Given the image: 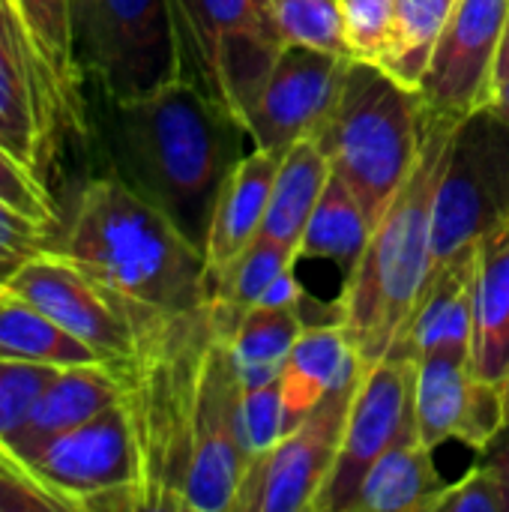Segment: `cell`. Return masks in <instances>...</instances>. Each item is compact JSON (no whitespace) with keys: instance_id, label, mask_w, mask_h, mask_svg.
<instances>
[{"instance_id":"4fadbf2b","label":"cell","mask_w":509,"mask_h":512,"mask_svg":"<svg viewBox=\"0 0 509 512\" xmlns=\"http://www.w3.org/2000/svg\"><path fill=\"white\" fill-rule=\"evenodd\" d=\"M414 387L417 363L384 357L363 366L360 384L354 390L348 423L342 435V450L336 468L315 501L312 512H348V504L369 474V468L411 429L414 417Z\"/></svg>"},{"instance_id":"836d02e7","label":"cell","mask_w":509,"mask_h":512,"mask_svg":"<svg viewBox=\"0 0 509 512\" xmlns=\"http://www.w3.org/2000/svg\"><path fill=\"white\" fill-rule=\"evenodd\" d=\"M339 9L354 60L381 63L393 33L396 0H339Z\"/></svg>"},{"instance_id":"1f68e13d","label":"cell","mask_w":509,"mask_h":512,"mask_svg":"<svg viewBox=\"0 0 509 512\" xmlns=\"http://www.w3.org/2000/svg\"><path fill=\"white\" fill-rule=\"evenodd\" d=\"M63 366L0 360V447L9 450L15 435L24 429L39 396Z\"/></svg>"},{"instance_id":"8992f818","label":"cell","mask_w":509,"mask_h":512,"mask_svg":"<svg viewBox=\"0 0 509 512\" xmlns=\"http://www.w3.org/2000/svg\"><path fill=\"white\" fill-rule=\"evenodd\" d=\"M180 78L243 126L279 51L288 45L270 0H171Z\"/></svg>"},{"instance_id":"484cf974","label":"cell","mask_w":509,"mask_h":512,"mask_svg":"<svg viewBox=\"0 0 509 512\" xmlns=\"http://www.w3.org/2000/svg\"><path fill=\"white\" fill-rule=\"evenodd\" d=\"M333 171V168H330ZM372 222L351 192V186L339 177L330 174L327 189L300 237V258H321L336 264L345 276L357 267L369 237H372Z\"/></svg>"},{"instance_id":"7402d4cb","label":"cell","mask_w":509,"mask_h":512,"mask_svg":"<svg viewBox=\"0 0 509 512\" xmlns=\"http://www.w3.org/2000/svg\"><path fill=\"white\" fill-rule=\"evenodd\" d=\"M471 369L495 384L509 378V219L477 240Z\"/></svg>"},{"instance_id":"d4e9b609","label":"cell","mask_w":509,"mask_h":512,"mask_svg":"<svg viewBox=\"0 0 509 512\" xmlns=\"http://www.w3.org/2000/svg\"><path fill=\"white\" fill-rule=\"evenodd\" d=\"M330 174V162L324 150L315 144V138L291 144L279 162L261 234L297 246L300 252V237L327 189Z\"/></svg>"},{"instance_id":"d6986e66","label":"cell","mask_w":509,"mask_h":512,"mask_svg":"<svg viewBox=\"0 0 509 512\" xmlns=\"http://www.w3.org/2000/svg\"><path fill=\"white\" fill-rule=\"evenodd\" d=\"M15 12V21L33 48L63 117L66 135L87 138V99H84V72L75 57L72 36V6L69 0H6Z\"/></svg>"},{"instance_id":"9c48e42d","label":"cell","mask_w":509,"mask_h":512,"mask_svg":"<svg viewBox=\"0 0 509 512\" xmlns=\"http://www.w3.org/2000/svg\"><path fill=\"white\" fill-rule=\"evenodd\" d=\"M509 219V126L486 108L468 114L450 141L435 198V264L450 261Z\"/></svg>"},{"instance_id":"d6a6232c","label":"cell","mask_w":509,"mask_h":512,"mask_svg":"<svg viewBox=\"0 0 509 512\" xmlns=\"http://www.w3.org/2000/svg\"><path fill=\"white\" fill-rule=\"evenodd\" d=\"M0 201L51 231H57L60 225V210L48 192V180H42L21 159H15L3 144H0Z\"/></svg>"},{"instance_id":"52a82bcc","label":"cell","mask_w":509,"mask_h":512,"mask_svg":"<svg viewBox=\"0 0 509 512\" xmlns=\"http://www.w3.org/2000/svg\"><path fill=\"white\" fill-rule=\"evenodd\" d=\"M75 57L108 102L180 78L171 0H69Z\"/></svg>"},{"instance_id":"d590c367","label":"cell","mask_w":509,"mask_h":512,"mask_svg":"<svg viewBox=\"0 0 509 512\" xmlns=\"http://www.w3.org/2000/svg\"><path fill=\"white\" fill-rule=\"evenodd\" d=\"M435 512H509V489L492 468L477 462L459 483L444 489Z\"/></svg>"},{"instance_id":"83f0119b","label":"cell","mask_w":509,"mask_h":512,"mask_svg":"<svg viewBox=\"0 0 509 512\" xmlns=\"http://www.w3.org/2000/svg\"><path fill=\"white\" fill-rule=\"evenodd\" d=\"M0 360H27L45 366L99 363V354L66 333L33 303L6 291L0 300ZM105 363V360H102Z\"/></svg>"},{"instance_id":"ac0fdd59","label":"cell","mask_w":509,"mask_h":512,"mask_svg":"<svg viewBox=\"0 0 509 512\" xmlns=\"http://www.w3.org/2000/svg\"><path fill=\"white\" fill-rule=\"evenodd\" d=\"M474 279H477V243L465 246L444 264L432 267V276L402 327L387 357L420 360L429 354H459L471 360L474 345Z\"/></svg>"},{"instance_id":"cb8c5ba5","label":"cell","mask_w":509,"mask_h":512,"mask_svg":"<svg viewBox=\"0 0 509 512\" xmlns=\"http://www.w3.org/2000/svg\"><path fill=\"white\" fill-rule=\"evenodd\" d=\"M432 447L411 426L363 477L348 512H435L447 483L435 471Z\"/></svg>"},{"instance_id":"2e32d148","label":"cell","mask_w":509,"mask_h":512,"mask_svg":"<svg viewBox=\"0 0 509 512\" xmlns=\"http://www.w3.org/2000/svg\"><path fill=\"white\" fill-rule=\"evenodd\" d=\"M414 417L420 441L432 450L447 441L483 450L507 423L504 384L480 378L459 354L420 357Z\"/></svg>"},{"instance_id":"ab89813d","label":"cell","mask_w":509,"mask_h":512,"mask_svg":"<svg viewBox=\"0 0 509 512\" xmlns=\"http://www.w3.org/2000/svg\"><path fill=\"white\" fill-rule=\"evenodd\" d=\"M480 465L492 468L509 489V420L504 423V429L480 450Z\"/></svg>"},{"instance_id":"74e56055","label":"cell","mask_w":509,"mask_h":512,"mask_svg":"<svg viewBox=\"0 0 509 512\" xmlns=\"http://www.w3.org/2000/svg\"><path fill=\"white\" fill-rule=\"evenodd\" d=\"M0 512H63L6 447H0Z\"/></svg>"},{"instance_id":"4dcf8cb0","label":"cell","mask_w":509,"mask_h":512,"mask_svg":"<svg viewBox=\"0 0 509 512\" xmlns=\"http://www.w3.org/2000/svg\"><path fill=\"white\" fill-rule=\"evenodd\" d=\"M270 3L285 42L321 48L354 60L351 45L345 39L339 0H270Z\"/></svg>"},{"instance_id":"4316f807","label":"cell","mask_w":509,"mask_h":512,"mask_svg":"<svg viewBox=\"0 0 509 512\" xmlns=\"http://www.w3.org/2000/svg\"><path fill=\"white\" fill-rule=\"evenodd\" d=\"M306 330L303 309L288 306V309H264L252 306L240 315L237 327L228 333L234 366L240 375L243 387L279 381L285 360Z\"/></svg>"},{"instance_id":"6da1fadb","label":"cell","mask_w":509,"mask_h":512,"mask_svg":"<svg viewBox=\"0 0 509 512\" xmlns=\"http://www.w3.org/2000/svg\"><path fill=\"white\" fill-rule=\"evenodd\" d=\"M108 105L114 174L204 252L219 189L255 147L249 129L186 78Z\"/></svg>"},{"instance_id":"ffe728a7","label":"cell","mask_w":509,"mask_h":512,"mask_svg":"<svg viewBox=\"0 0 509 512\" xmlns=\"http://www.w3.org/2000/svg\"><path fill=\"white\" fill-rule=\"evenodd\" d=\"M282 156L285 153L252 147L222 183L204 246L207 273L231 264L261 234Z\"/></svg>"},{"instance_id":"8fae6325","label":"cell","mask_w":509,"mask_h":512,"mask_svg":"<svg viewBox=\"0 0 509 512\" xmlns=\"http://www.w3.org/2000/svg\"><path fill=\"white\" fill-rule=\"evenodd\" d=\"M240 396L243 384L234 366L231 342L228 333L216 324L201 363L198 417L183 489V512H234L240 480L249 465L240 426Z\"/></svg>"},{"instance_id":"5b68a950","label":"cell","mask_w":509,"mask_h":512,"mask_svg":"<svg viewBox=\"0 0 509 512\" xmlns=\"http://www.w3.org/2000/svg\"><path fill=\"white\" fill-rule=\"evenodd\" d=\"M426 135L420 90L399 84L369 60H351L342 96L315 132L333 174H339L372 225L411 177Z\"/></svg>"},{"instance_id":"e0dca14e","label":"cell","mask_w":509,"mask_h":512,"mask_svg":"<svg viewBox=\"0 0 509 512\" xmlns=\"http://www.w3.org/2000/svg\"><path fill=\"white\" fill-rule=\"evenodd\" d=\"M60 135H66V129L54 90L15 12L0 0V144L48 180Z\"/></svg>"},{"instance_id":"f1b7e54d","label":"cell","mask_w":509,"mask_h":512,"mask_svg":"<svg viewBox=\"0 0 509 512\" xmlns=\"http://www.w3.org/2000/svg\"><path fill=\"white\" fill-rule=\"evenodd\" d=\"M453 6L456 0H396L390 45L378 66L399 84L420 90Z\"/></svg>"},{"instance_id":"7c38bea8","label":"cell","mask_w":509,"mask_h":512,"mask_svg":"<svg viewBox=\"0 0 509 512\" xmlns=\"http://www.w3.org/2000/svg\"><path fill=\"white\" fill-rule=\"evenodd\" d=\"M3 288L33 303L105 363H120L135 351L138 327L150 315V309L114 297L51 246L27 258Z\"/></svg>"},{"instance_id":"44dd1931","label":"cell","mask_w":509,"mask_h":512,"mask_svg":"<svg viewBox=\"0 0 509 512\" xmlns=\"http://www.w3.org/2000/svg\"><path fill=\"white\" fill-rule=\"evenodd\" d=\"M123 402V384L114 372L111 363H78V366H63L45 393L39 396L33 414L27 417L24 429L15 435L9 450L21 459L39 444H45L54 435H63L105 408Z\"/></svg>"},{"instance_id":"ee69618b","label":"cell","mask_w":509,"mask_h":512,"mask_svg":"<svg viewBox=\"0 0 509 512\" xmlns=\"http://www.w3.org/2000/svg\"><path fill=\"white\" fill-rule=\"evenodd\" d=\"M3 294H6V288H3V285H0V300H3Z\"/></svg>"},{"instance_id":"f35d334b","label":"cell","mask_w":509,"mask_h":512,"mask_svg":"<svg viewBox=\"0 0 509 512\" xmlns=\"http://www.w3.org/2000/svg\"><path fill=\"white\" fill-rule=\"evenodd\" d=\"M306 297H309V294H306L303 285L297 282L294 267H288V270H282V273L270 282V288L261 294V300H258L255 306H264V309H288V306H297V309H303Z\"/></svg>"},{"instance_id":"b9f144b4","label":"cell","mask_w":509,"mask_h":512,"mask_svg":"<svg viewBox=\"0 0 509 512\" xmlns=\"http://www.w3.org/2000/svg\"><path fill=\"white\" fill-rule=\"evenodd\" d=\"M509 75V15L507 24H504V33H501V45H498V57H495V69H492V87L501 84ZM489 87V90H492Z\"/></svg>"},{"instance_id":"603a6c76","label":"cell","mask_w":509,"mask_h":512,"mask_svg":"<svg viewBox=\"0 0 509 512\" xmlns=\"http://www.w3.org/2000/svg\"><path fill=\"white\" fill-rule=\"evenodd\" d=\"M360 366L363 363L342 324L330 321L306 327L279 375L285 432L294 429L312 408H318Z\"/></svg>"},{"instance_id":"e575fe53","label":"cell","mask_w":509,"mask_h":512,"mask_svg":"<svg viewBox=\"0 0 509 512\" xmlns=\"http://www.w3.org/2000/svg\"><path fill=\"white\" fill-rule=\"evenodd\" d=\"M240 426H243V447L249 462L267 453L285 435V408H282V387L279 381L243 387L240 396Z\"/></svg>"},{"instance_id":"3957f363","label":"cell","mask_w":509,"mask_h":512,"mask_svg":"<svg viewBox=\"0 0 509 512\" xmlns=\"http://www.w3.org/2000/svg\"><path fill=\"white\" fill-rule=\"evenodd\" d=\"M459 123L426 108V135L417 165L372 228L357 267L345 276L336 321L345 327L363 366L393 351L432 276L435 198Z\"/></svg>"},{"instance_id":"9a60e30c","label":"cell","mask_w":509,"mask_h":512,"mask_svg":"<svg viewBox=\"0 0 509 512\" xmlns=\"http://www.w3.org/2000/svg\"><path fill=\"white\" fill-rule=\"evenodd\" d=\"M507 15L509 0H456L420 84L426 108L456 123L483 108Z\"/></svg>"},{"instance_id":"ba28073f","label":"cell","mask_w":509,"mask_h":512,"mask_svg":"<svg viewBox=\"0 0 509 512\" xmlns=\"http://www.w3.org/2000/svg\"><path fill=\"white\" fill-rule=\"evenodd\" d=\"M63 512H141V468L123 402L21 456Z\"/></svg>"},{"instance_id":"60d3db41","label":"cell","mask_w":509,"mask_h":512,"mask_svg":"<svg viewBox=\"0 0 509 512\" xmlns=\"http://www.w3.org/2000/svg\"><path fill=\"white\" fill-rule=\"evenodd\" d=\"M483 108H486L492 117H498L501 123H507L509 126V75L501 81V84H495V87L489 90V96H486Z\"/></svg>"},{"instance_id":"277c9868","label":"cell","mask_w":509,"mask_h":512,"mask_svg":"<svg viewBox=\"0 0 509 512\" xmlns=\"http://www.w3.org/2000/svg\"><path fill=\"white\" fill-rule=\"evenodd\" d=\"M213 333L210 303L180 315L150 312L138 327L135 351L111 363L138 447L141 512H183L201 363Z\"/></svg>"},{"instance_id":"5bb4252c","label":"cell","mask_w":509,"mask_h":512,"mask_svg":"<svg viewBox=\"0 0 509 512\" xmlns=\"http://www.w3.org/2000/svg\"><path fill=\"white\" fill-rule=\"evenodd\" d=\"M348 66L351 57L288 42L246 114L252 144L285 153L291 144L315 138L342 96Z\"/></svg>"},{"instance_id":"30bf717a","label":"cell","mask_w":509,"mask_h":512,"mask_svg":"<svg viewBox=\"0 0 509 512\" xmlns=\"http://www.w3.org/2000/svg\"><path fill=\"white\" fill-rule=\"evenodd\" d=\"M363 366L348 375L318 408L288 429L267 453L246 465L234 512H312L324 492L348 423V408Z\"/></svg>"},{"instance_id":"7a4b0ae2","label":"cell","mask_w":509,"mask_h":512,"mask_svg":"<svg viewBox=\"0 0 509 512\" xmlns=\"http://www.w3.org/2000/svg\"><path fill=\"white\" fill-rule=\"evenodd\" d=\"M51 249L132 306L180 315L207 303L204 252L114 171L75 189Z\"/></svg>"},{"instance_id":"f546056e","label":"cell","mask_w":509,"mask_h":512,"mask_svg":"<svg viewBox=\"0 0 509 512\" xmlns=\"http://www.w3.org/2000/svg\"><path fill=\"white\" fill-rule=\"evenodd\" d=\"M297 258H300L297 246L258 234L231 264L207 273V303L243 315L261 300V294L282 270L294 267Z\"/></svg>"},{"instance_id":"7bdbcfd3","label":"cell","mask_w":509,"mask_h":512,"mask_svg":"<svg viewBox=\"0 0 509 512\" xmlns=\"http://www.w3.org/2000/svg\"><path fill=\"white\" fill-rule=\"evenodd\" d=\"M504 399H507V420H509V378L504 381Z\"/></svg>"},{"instance_id":"8d00e7d4","label":"cell","mask_w":509,"mask_h":512,"mask_svg":"<svg viewBox=\"0 0 509 512\" xmlns=\"http://www.w3.org/2000/svg\"><path fill=\"white\" fill-rule=\"evenodd\" d=\"M54 240V231L21 216L18 210L6 207L0 201V285L9 282V276L36 252L48 249Z\"/></svg>"}]
</instances>
